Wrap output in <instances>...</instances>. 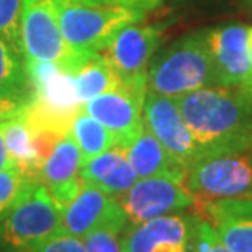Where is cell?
<instances>
[{"label":"cell","mask_w":252,"mask_h":252,"mask_svg":"<svg viewBox=\"0 0 252 252\" xmlns=\"http://www.w3.org/2000/svg\"><path fill=\"white\" fill-rule=\"evenodd\" d=\"M174 100L201 156L252 144V103L241 90L205 87Z\"/></svg>","instance_id":"1"},{"label":"cell","mask_w":252,"mask_h":252,"mask_svg":"<svg viewBox=\"0 0 252 252\" xmlns=\"http://www.w3.org/2000/svg\"><path fill=\"white\" fill-rule=\"evenodd\" d=\"M205 87H216L208 30L185 34L149 64L148 92L175 98Z\"/></svg>","instance_id":"2"},{"label":"cell","mask_w":252,"mask_h":252,"mask_svg":"<svg viewBox=\"0 0 252 252\" xmlns=\"http://www.w3.org/2000/svg\"><path fill=\"white\" fill-rule=\"evenodd\" d=\"M120 239L123 252H229L210 221L189 210L139 224L128 223Z\"/></svg>","instance_id":"3"},{"label":"cell","mask_w":252,"mask_h":252,"mask_svg":"<svg viewBox=\"0 0 252 252\" xmlns=\"http://www.w3.org/2000/svg\"><path fill=\"white\" fill-rule=\"evenodd\" d=\"M63 229V208L41 180L27 179L23 189L0 215V252H30Z\"/></svg>","instance_id":"4"},{"label":"cell","mask_w":252,"mask_h":252,"mask_svg":"<svg viewBox=\"0 0 252 252\" xmlns=\"http://www.w3.org/2000/svg\"><path fill=\"white\" fill-rule=\"evenodd\" d=\"M64 41L80 61L102 53L113 34L144 15L120 5H90L80 0H56Z\"/></svg>","instance_id":"5"},{"label":"cell","mask_w":252,"mask_h":252,"mask_svg":"<svg viewBox=\"0 0 252 252\" xmlns=\"http://www.w3.org/2000/svg\"><path fill=\"white\" fill-rule=\"evenodd\" d=\"M184 184L203 203L252 196V144L201 156L187 170Z\"/></svg>","instance_id":"6"},{"label":"cell","mask_w":252,"mask_h":252,"mask_svg":"<svg viewBox=\"0 0 252 252\" xmlns=\"http://www.w3.org/2000/svg\"><path fill=\"white\" fill-rule=\"evenodd\" d=\"M20 49L27 63H51L70 74L84 63L64 41L56 0H23Z\"/></svg>","instance_id":"7"},{"label":"cell","mask_w":252,"mask_h":252,"mask_svg":"<svg viewBox=\"0 0 252 252\" xmlns=\"http://www.w3.org/2000/svg\"><path fill=\"white\" fill-rule=\"evenodd\" d=\"M159 27L128 23L110 39L102 54L122 87L144 98L148 92V70L160 43Z\"/></svg>","instance_id":"8"},{"label":"cell","mask_w":252,"mask_h":252,"mask_svg":"<svg viewBox=\"0 0 252 252\" xmlns=\"http://www.w3.org/2000/svg\"><path fill=\"white\" fill-rule=\"evenodd\" d=\"M143 118L146 128L185 170L201 158L200 144L191 134L174 98L146 92Z\"/></svg>","instance_id":"9"},{"label":"cell","mask_w":252,"mask_h":252,"mask_svg":"<svg viewBox=\"0 0 252 252\" xmlns=\"http://www.w3.org/2000/svg\"><path fill=\"white\" fill-rule=\"evenodd\" d=\"M131 224H139L165 215L187 211L198 205L184 182L169 177L138 179L125 195L117 198Z\"/></svg>","instance_id":"10"},{"label":"cell","mask_w":252,"mask_h":252,"mask_svg":"<svg viewBox=\"0 0 252 252\" xmlns=\"http://www.w3.org/2000/svg\"><path fill=\"white\" fill-rule=\"evenodd\" d=\"M216 87L241 89L252 77L251 28L229 23L208 30Z\"/></svg>","instance_id":"11"},{"label":"cell","mask_w":252,"mask_h":252,"mask_svg":"<svg viewBox=\"0 0 252 252\" xmlns=\"http://www.w3.org/2000/svg\"><path fill=\"white\" fill-rule=\"evenodd\" d=\"M143 102L144 98L120 85L89 100L82 110L102 123L113 134L115 148L123 151L134 143L144 129Z\"/></svg>","instance_id":"12"},{"label":"cell","mask_w":252,"mask_h":252,"mask_svg":"<svg viewBox=\"0 0 252 252\" xmlns=\"http://www.w3.org/2000/svg\"><path fill=\"white\" fill-rule=\"evenodd\" d=\"M128 223V215L117 198L85 184L79 195L63 208V228L80 239L100 226L123 231Z\"/></svg>","instance_id":"13"},{"label":"cell","mask_w":252,"mask_h":252,"mask_svg":"<svg viewBox=\"0 0 252 252\" xmlns=\"http://www.w3.org/2000/svg\"><path fill=\"white\" fill-rule=\"evenodd\" d=\"M201 215L229 252H252V196L206 201Z\"/></svg>","instance_id":"14"},{"label":"cell","mask_w":252,"mask_h":252,"mask_svg":"<svg viewBox=\"0 0 252 252\" xmlns=\"http://www.w3.org/2000/svg\"><path fill=\"white\" fill-rule=\"evenodd\" d=\"M80 167L82 156L79 146L69 133L64 134L54 144L39 174V180L46 185L54 201L61 208L67 206L82 189L84 182L80 179Z\"/></svg>","instance_id":"15"},{"label":"cell","mask_w":252,"mask_h":252,"mask_svg":"<svg viewBox=\"0 0 252 252\" xmlns=\"http://www.w3.org/2000/svg\"><path fill=\"white\" fill-rule=\"evenodd\" d=\"M80 179L85 185L120 198L138 182V175L122 149L113 148L98 154L80 167Z\"/></svg>","instance_id":"16"},{"label":"cell","mask_w":252,"mask_h":252,"mask_svg":"<svg viewBox=\"0 0 252 252\" xmlns=\"http://www.w3.org/2000/svg\"><path fill=\"white\" fill-rule=\"evenodd\" d=\"M123 153L138 179L169 177L185 182L187 170L165 151L164 146L146 126L138 139L123 149Z\"/></svg>","instance_id":"17"},{"label":"cell","mask_w":252,"mask_h":252,"mask_svg":"<svg viewBox=\"0 0 252 252\" xmlns=\"http://www.w3.org/2000/svg\"><path fill=\"white\" fill-rule=\"evenodd\" d=\"M3 133L8 153L17 164V169L25 179L39 180L44 160L38 153L33 128L25 118L23 110L5 122Z\"/></svg>","instance_id":"18"},{"label":"cell","mask_w":252,"mask_h":252,"mask_svg":"<svg viewBox=\"0 0 252 252\" xmlns=\"http://www.w3.org/2000/svg\"><path fill=\"white\" fill-rule=\"evenodd\" d=\"M32 98L33 84L23 54L0 36V100L28 103Z\"/></svg>","instance_id":"19"},{"label":"cell","mask_w":252,"mask_h":252,"mask_svg":"<svg viewBox=\"0 0 252 252\" xmlns=\"http://www.w3.org/2000/svg\"><path fill=\"white\" fill-rule=\"evenodd\" d=\"M74 80L80 107H84L89 100L122 85L102 53L85 59L82 65L74 72Z\"/></svg>","instance_id":"20"},{"label":"cell","mask_w":252,"mask_h":252,"mask_svg":"<svg viewBox=\"0 0 252 252\" xmlns=\"http://www.w3.org/2000/svg\"><path fill=\"white\" fill-rule=\"evenodd\" d=\"M69 134L77 143L82 156V165L98 154L115 148V138L105 126L80 108L70 125Z\"/></svg>","instance_id":"21"},{"label":"cell","mask_w":252,"mask_h":252,"mask_svg":"<svg viewBox=\"0 0 252 252\" xmlns=\"http://www.w3.org/2000/svg\"><path fill=\"white\" fill-rule=\"evenodd\" d=\"M23 0H0V36L20 49V15Z\"/></svg>","instance_id":"22"},{"label":"cell","mask_w":252,"mask_h":252,"mask_svg":"<svg viewBox=\"0 0 252 252\" xmlns=\"http://www.w3.org/2000/svg\"><path fill=\"white\" fill-rule=\"evenodd\" d=\"M122 233L110 226H100L92 229L84 238L87 252H123L122 249Z\"/></svg>","instance_id":"23"},{"label":"cell","mask_w":252,"mask_h":252,"mask_svg":"<svg viewBox=\"0 0 252 252\" xmlns=\"http://www.w3.org/2000/svg\"><path fill=\"white\" fill-rule=\"evenodd\" d=\"M30 252H87V249H85L84 239L67 233L63 228L44 239L43 243L34 246Z\"/></svg>","instance_id":"24"},{"label":"cell","mask_w":252,"mask_h":252,"mask_svg":"<svg viewBox=\"0 0 252 252\" xmlns=\"http://www.w3.org/2000/svg\"><path fill=\"white\" fill-rule=\"evenodd\" d=\"M25 180L27 179L23 177L18 169L0 172V215L13 203L20 190L23 189Z\"/></svg>","instance_id":"25"},{"label":"cell","mask_w":252,"mask_h":252,"mask_svg":"<svg viewBox=\"0 0 252 252\" xmlns=\"http://www.w3.org/2000/svg\"><path fill=\"white\" fill-rule=\"evenodd\" d=\"M160 3H162V0H95L94 2V5H120V7L129 8L143 15L158 8Z\"/></svg>","instance_id":"26"},{"label":"cell","mask_w":252,"mask_h":252,"mask_svg":"<svg viewBox=\"0 0 252 252\" xmlns=\"http://www.w3.org/2000/svg\"><path fill=\"white\" fill-rule=\"evenodd\" d=\"M5 122H7V120H5ZM5 122L0 123V172L17 169V164H15V160L12 159V156H10L7 143H5V133H3Z\"/></svg>","instance_id":"27"},{"label":"cell","mask_w":252,"mask_h":252,"mask_svg":"<svg viewBox=\"0 0 252 252\" xmlns=\"http://www.w3.org/2000/svg\"><path fill=\"white\" fill-rule=\"evenodd\" d=\"M27 103L22 102H8V100H0V123L5 120L13 118L15 115L20 113L25 108Z\"/></svg>","instance_id":"28"},{"label":"cell","mask_w":252,"mask_h":252,"mask_svg":"<svg viewBox=\"0 0 252 252\" xmlns=\"http://www.w3.org/2000/svg\"><path fill=\"white\" fill-rule=\"evenodd\" d=\"M80 2H84V3H90V5H94L95 0H80Z\"/></svg>","instance_id":"29"},{"label":"cell","mask_w":252,"mask_h":252,"mask_svg":"<svg viewBox=\"0 0 252 252\" xmlns=\"http://www.w3.org/2000/svg\"><path fill=\"white\" fill-rule=\"evenodd\" d=\"M251 51H252V28H251Z\"/></svg>","instance_id":"30"}]
</instances>
